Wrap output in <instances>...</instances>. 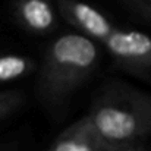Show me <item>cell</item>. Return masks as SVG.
Listing matches in <instances>:
<instances>
[{
  "label": "cell",
  "mask_w": 151,
  "mask_h": 151,
  "mask_svg": "<svg viewBox=\"0 0 151 151\" xmlns=\"http://www.w3.org/2000/svg\"><path fill=\"white\" fill-rule=\"evenodd\" d=\"M100 63L96 41L66 32L46 47L35 79V94L51 117H63L72 97L93 76Z\"/></svg>",
  "instance_id": "1"
},
{
  "label": "cell",
  "mask_w": 151,
  "mask_h": 151,
  "mask_svg": "<svg viewBox=\"0 0 151 151\" xmlns=\"http://www.w3.org/2000/svg\"><path fill=\"white\" fill-rule=\"evenodd\" d=\"M59 13L79 34L101 44L116 28L99 9L82 0H56Z\"/></svg>",
  "instance_id": "4"
},
{
  "label": "cell",
  "mask_w": 151,
  "mask_h": 151,
  "mask_svg": "<svg viewBox=\"0 0 151 151\" xmlns=\"http://www.w3.org/2000/svg\"><path fill=\"white\" fill-rule=\"evenodd\" d=\"M107 147L85 114L56 138L50 151H106Z\"/></svg>",
  "instance_id": "6"
},
{
  "label": "cell",
  "mask_w": 151,
  "mask_h": 151,
  "mask_svg": "<svg viewBox=\"0 0 151 151\" xmlns=\"http://www.w3.org/2000/svg\"><path fill=\"white\" fill-rule=\"evenodd\" d=\"M106 151H145V148L141 144H134V145H109Z\"/></svg>",
  "instance_id": "10"
},
{
  "label": "cell",
  "mask_w": 151,
  "mask_h": 151,
  "mask_svg": "<svg viewBox=\"0 0 151 151\" xmlns=\"http://www.w3.org/2000/svg\"><path fill=\"white\" fill-rule=\"evenodd\" d=\"M0 151H16V150H15V145H12V144H10V145L1 147V148H0Z\"/></svg>",
  "instance_id": "11"
},
{
  "label": "cell",
  "mask_w": 151,
  "mask_h": 151,
  "mask_svg": "<svg viewBox=\"0 0 151 151\" xmlns=\"http://www.w3.org/2000/svg\"><path fill=\"white\" fill-rule=\"evenodd\" d=\"M87 116L107 145L141 144L151 134V94L110 79L94 96Z\"/></svg>",
  "instance_id": "2"
},
{
  "label": "cell",
  "mask_w": 151,
  "mask_h": 151,
  "mask_svg": "<svg viewBox=\"0 0 151 151\" xmlns=\"http://www.w3.org/2000/svg\"><path fill=\"white\" fill-rule=\"evenodd\" d=\"M101 46L119 66L128 70H151V37L144 32L114 28Z\"/></svg>",
  "instance_id": "3"
},
{
  "label": "cell",
  "mask_w": 151,
  "mask_h": 151,
  "mask_svg": "<svg viewBox=\"0 0 151 151\" xmlns=\"http://www.w3.org/2000/svg\"><path fill=\"white\" fill-rule=\"evenodd\" d=\"M35 69L37 63L28 56L16 53L0 54V84L12 82L24 76H28Z\"/></svg>",
  "instance_id": "7"
},
{
  "label": "cell",
  "mask_w": 151,
  "mask_h": 151,
  "mask_svg": "<svg viewBox=\"0 0 151 151\" xmlns=\"http://www.w3.org/2000/svg\"><path fill=\"white\" fill-rule=\"evenodd\" d=\"M25 100V96L19 90L0 91V120L18 110Z\"/></svg>",
  "instance_id": "8"
},
{
  "label": "cell",
  "mask_w": 151,
  "mask_h": 151,
  "mask_svg": "<svg viewBox=\"0 0 151 151\" xmlns=\"http://www.w3.org/2000/svg\"><path fill=\"white\" fill-rule=\"evenodd\" d=\"M13 15L24 29L35 35L50 34L57 27V13L50 0H15Z\"/></svg>",
  "instance_id": "5"
},
{
  "label": "cell",
  "mask_w": 151,
  "mask_h": 151,
  "mask_svg": "<svg viewBox=\"0 0 151 151\" xmlns=\"http://www.w3.org/2000/svg\"><path fill=\"white\" fill-rule=\"evenodd\" d=\"M129 9L151 19V0H122Z\"/></svg>",
  "instance_id": "9"
}]
</instances>
